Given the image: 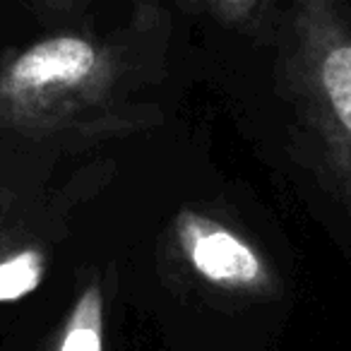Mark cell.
I'll return each instance as SVG.
<instances>
[{
	"instance_id": "52a82bcc",
	"label": "cell",
	"mask_w": 351,
	"mask_h": 351,
	"mask_svg": "<svg viewBox=\"0 0 351 351\" xmlns=\"http://www.w3.org/2000/svg\"><path fill=\"white\" fill-rule=\"evenodd\" d=\"M41 5H49V8H56V10H70V8L80 5L82 0H36Z\"/></svg>"
},
{
	"instance_id": "277c9868",
	"label": "cell",
	"mask_w": 351,
	"mask_h": 351,
	"mask_svg": "<svg viewBox=\"0 0 351 351\" xmlns=\"http://www.w3.org/2000/svg\"><path fill=\"white\" fill-rule=\"evenodd\" d=\"M58 351H104V296L99 282H89L70 311Z\"/></svg>"
},
{
	"instance_id": "8992f818",
	"label": "cell",
	"mask_w": 351,
	"mask_h": 351,
	"mask_svg": "<svg viewBox=\"0 0 351 351\" xmlns=\"http://www.w3.org/2000/svg\"><path fill=\"white\" fill-rule=\"evenodd\" d=\"M195 10L207 12L226 25H245L250 22L267 0H188Z\"/></svg>"
},
{
	"instance_id": "6da1fadb",
	"label": "cell",
	"mask_w": 351,
	"mask_h": 351,
	"mask_svg": "<svg viewBox=\"0 0 351 351\" xmlns=\"http://www.w3.org/2000/svg\"><path fill=\"white\" fill-rule=\"evenodd\" d=\"M282 60L325 176L351 215V22L339 0H293Z\"/></svg>"
},
{
	"instance_id": "3957f363",
	"label": "cell",
	"mask_w": 351,
	"mask_h": 351,
	"mask_svg": "<svg viewBox=\"0 0 351 351\" xmlns=\"http://www.w3.org/2000/svg\"><path fill=\"white\" fill-rule=\"evenodd\" d=\"M173 229L188 265L205 282L245 293H267L274 289V274L265 258L229 226L195 210H183L176 217Z\"/></svg>"
},
{
	"instance_id": "5b68a950",
	"label": "cell",
	"mask_w": 351,
	"mask_h": 351,
	"mask_svg": "<svg viewBox=\"0 0 351 351\" xmlns=\"http://www.w3.org/2000/svg\"><path fill=\"white\" fill-rule=\"evenodd\" d=\"M44 255L27 248L0 260V303L17 301L32 293L44 279Z\"/></svg>"
},
{
	"instance_id": "7a4b0ae2",
	"label": "cell",
	"mask_w": 351,
	"mask_h": 351,
	"mask_svg": "<svg viewBox=\"0 0 351 351\" xmlns=\"http://www.w3.org/2000/svg\"><path fill=\"white\" fill-rule=\"evenodd\" d=\"M118 73L116 51L87 34H53L0 68V116L41 125L97 104Z\"/></svg>"
}]
</instances>
